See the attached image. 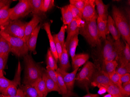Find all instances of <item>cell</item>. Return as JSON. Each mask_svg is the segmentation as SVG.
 Here are the masks:
<instances>
[{"label": "cell", "instance_id": "11a10c76", "mask_svg": "<svg viewBox=\"0 0 130 97\" xmlns=\"http://www.w3.org/2000/svg\"><path fill=\"white\" fill-rule=\"evenodd\" d=\"M124 95H120V96H119V97H125Z\"/></svg>", "mask_w": 130, "mask_h": 97}, {"label": "cell", "instance_id": "9c48e42d", "mask_svg": "<svg viewBox=\"0 0 130 97\" xmlns=\"http://www.w3.org/2000/svg\"><path fill=\"white\" fill-rule=\"evenodd\" d=\"M85 21L83 19H73L68 26L67 28V37L65 42L67 46L70 40L74 36L79 34L80 28L84 27Z\"/></svg>", "mask_w": 130, "mask_h": 97}, {"label": "cell", "instance_id": "7bdbcfd3", "mask_svg": "<svg viewBox=\"0 0 130 97\" xmlns=\"http://www.w3.org/2000/svg\"><path fill=\"white\" fill-rule=\"evenodd\" d=\"M69 5L73 19H83L82 12L73 5Z\"/></svg>", "mask_w": 130, "mask_h": 97}, {"label": "cell", "instance_id": "db71d44e", "mask_svg": "<svg viewBox=\"0 0 130 97\" xmlns=\"http://www.w3.org/2000/svg\"><path fill=\"white\" fill-rule=\"evenodd\" d=\"M3 26H2V25H0V33L1 32V31L3 30V28L4 27Z\"/></svg>", "mask_w": 130, "mask_h": 97}, {"label": "cell", "instance_id": "603a6c76", "mask_svg": "<svg viewBox=\"0 0 130 97\" xmlns=\"http://www.w3.org/2000/svg\"><path fill=\"white\" fill-rule=\"evenodd\" d=\"M89 58L88 54H78L72 60V65L73 70L79 68L80 66L86 63Z\"/></svg>", "mask_w": 130, "mask_h": 97}, {"label": "cell", "instance_id": "d6986e66", "mask_svg": "<svg viewBox=\"0 0 130 97\" xmlns=\"http://www.w3.org/2000/svg\"><path fill=\"white\" fill-rule=\"evenodd\" d=\"M42 78L45 82L48 93L52 91H56L62 94L58 85L49 76L45 70H43V71Z\"/></svg>", "mask_w": 130, "mask_h": 97}, {"label": "cell", "instance_id": "9f6ffc18", "mask_svg": "<svg viewBox=\"0 0 130 97\" xmlns=\"http://www.w3.org/2000/svg\"><path fill=\"white\" fill-rule=\"evenodd\" d=\"M1 95H2V92H1V91L0 90V97H1Z\"/></svg>", "mask_w": 130, "mask_h": 97}, {"label": "cell", "instance_id": "8992f818", "mask_svg": "<svg viewBox=\"0 0 130 97\" xmlns=\"http://www.w3.org/2000/svg\"><path fill=\"white\" fill-rule=\"evenodd\" d=\"M32 11L29 0H20L15 6L10 8V20H17L25 17L32 13Z\"/></svg>", "mask_w": 130, "mask_h": 97}, {"label": "cell", "instance_id": "d4e9b609", "mask_svg": "<svg viewBox=\"0 0 130 97\" xmlns=\"http://www.w3.org/2000/svg\"><path fill=\"white\" fill-rule=\"evenodd\" d=\"M10 5H7L0 9V25L5 27L11 21L10 19Z\"/></svg>", "mask_w": 130, "mask_h": 97}, {"label": "cell", "instance_id": "7c38bea8", "mask_svg": "<svg viewBox=\"0 0 130 97\" xmlns=\"http://www.w3.org/2000/svg\"><path fill=\"white\" fill-rule=\"evenodd\" d=\"M95 6V0H85V6L82 15V18L85 22L91 20L97 14Z\"/></svg>", "mask_w": 130, "mask_h": 97}, {"label": "cell", "instance_id": "d590c367", "mask_svg": "<svg viewBox=\"0 0 130 97\" xmlns=\"http://www.w3.org/2000/svg\"><path fill=\"white\" fill-rule=\"evenodd\" d=\"M109 78H110V80H111L112 82L120 89L122 94L124 95L123 90L122 88V83L121 82V79H120L121 76L119 74L117 73V72L115 71V73H114L113 74H112L109 76Z\"/></svg>", "mask_w": 130, "mask_h": 97}, {"label": "cell", "instance_id": "30bf717a", "mask_svg": "<svg viewBox=\"0 0 130 97\" xmlns=\"http://www.w3.org/2000/svg\"><path fill=\"white\" fill-rule=\"evenodd\" d=\"M113 84L109 76L101 69L95 71L91 82V86L94 87L97 86H105Z\"/></svg>", "mask_w": 130, "mask_h": 97}, {"label": "cell", "instance_id": "ffe728a7", "mask_svg": "<svg viewBox=\"0 0 130 97\" xmlns=\"http://www.w3.org/2000/svg\"><path fill=\"white\" fill-rule=\"evenodd\" d=\"M95 3L99 17L104 21H107L108 16V9L109 5H105L102 0H95Z\"/></svg>", "mask_w": 130, "mask_h": 97}, {"label": "cell", "instance_id": "7dc6e473", "mask_svg": "<svg viewBox=\"0 0 130 97\" xmlns=\"http://www.w3.org/2000/svg\"><path fill=\"white\" fill-rule=\"evenodd\" d=\"M1 97H26L25 95L23 93L22 90L20 89L19 88L18 89L17 91V94L14 96H5V95H3L2 94Z\"/></svg>", "mask_w": 130, "mask_h": 97}, {"label": "cell", "instance_id": "f907efd6", "mask_svg": "<svg viewBox=\"0 0 130 97\" xmlns=\"http://www.w3.org/2000/svg\"><path fill=\"white\" fill-rule=\"evenodd\" d=\"M97 87L99 88V90L98 91L99 95L104 94L107 92L106 88L103 86L99 85V86H97Z\"/></svg>", "mask_w": 130, "mask_h": 97}, {"label": "cell", "instance_id": "4dcf8cb0", "mask_svg": "<svg viewBox=\"0 0 130 97\" xmlns=\"http://www.w3.org/2000/svg\"><path fill=\"white\" fill-rule=\"evenodd\" d=\"M10 52L11 47L8 42L0 35V54H9Z\"/></svg>", "mask_w": 130, "mask_h": 97}, {"label": "cell", "instance_id": "c3c4849f", "mask_svg": "<svg viewBox=\"0 0 130 97\" xmlns=\"http://www.w3.org/2000/svg\"><path fill=\"white\" fill-rule=\"evenodd\" d=\"M121 81L122 83H126L130 81V73H128L121 76Z\"/></svg>", "mask_w": 130, "mask_h": 97}, {"label": "cell", "instance_id": "1f68e13d", "mask_svg": "<svg viewBox=\"0 0 130 97\" xmlns=\"http://www.w3.org/2000/svg\"><path fill=\"white\" fill-rule=\"evenodd\" d=\"M46 64L47 66L54 70H57L58 68L57 62L50 49H48L47 53Z\"/></svg>", "mask_w": 130, "mask_h": 97}, {"label": "cell", "instance_id": "9a60e30c", "mask_svg": "<svg viewBox=\"0 0 130 97\" xmlns=\"http://www.w3.org/2000/svg\"><path fill=\"white\" fill-rule=\"evenodd\" d=\"M106 33L107 35L109 33L111 34L112 38L115 41L120 39L121 37V34L114 21L110 15H108L107 18Z\"/></svg>", "mask_w": 130, "mask_h": 97}, {"label": "cell", "instance_id": "60d3db41", "mask_svg": "<svg viewBox=\"0 0 130 97\" xmlns=\"http://www.w3.org/2000/svg\"><path fill=\"white\" fill-rule=\"evenodd\" d=\"M70 4L73 5L82 13L85 6V0H69Z\"/></svg>", "mask_w": 130, "mask_h": 97}, {"label": "cell", "instance_id": "b9f144b4", "mask_svg": "<svg viewBox=\"0 0 130 97\" xmlns=\"http://www.w3.org/2000/svg\"><path fill=\"white\" fill-rule=\"evenodd\" d=\"M9 54H0V71H3L7 64Z\"/></svg>", "mask_w": 130, "mask_h": 97}, {"label": "cell", "instance_id": "681fc988", "mask_svg": "<svg viewBox=\"0 0 130 97\" xmlns=\"http://www.w3.org/2000/svg\"><path fill=\"white\" fill-rule=\"evenodd\" d=\"M13 1H9V0H1L0 1V9L3 8L5 6L11 4Z\"/></svg>", "mask_w": 130, "mask_h": 97}, {"label": "cell", "instance_id": "74e56055", "mask_svg": "<svg viewBox=\"0 0 130 97\" xmlns=\"http://www.w3.org/2000/svg\"><path fill=\"white\" fill-rule=\"evenodd\" d=\"M115 71L120 76L126 73H130V63L125 65H120V66L117 67Z\"/></svg>", "mask_w": 130, "mask_h": 97}, {"label": "cell", "instance_id": "44dd1931", "mask_svg": "<svg viewBox=\"0 0 130 97\" xmlns=\"http://www.w3.org/2000/svg\"><path fill=\"white\" fill-rule=\"evenodd\" d=\"M59 60L60 63V69L66 71L69 70L71 67V65L69 62L68 52L65 44L63 47L62 52Z\"/></svg>", "mask_w": 130, "mask_h": 97}, {"label": "cell", "instance_id": "2e32d148", "mask_svg": "<svg viewBox=\"0 0 130 97\" xmlns=\"http://www.w3.org/2000/svg\"><path fill=\"white\" fill-rule=\"evenodd\" d=\"M41 27V24L36 27V28H35V30L31 33L30 37L26 43L28 51L33 52L34 54L36 53V49L37 44V40Z\"/></svg>", "mask_w": 130, "mask_h": 97}, {"label": "cell", "instance_id": "4316f807", "mask_svg": "<svg viewBox=\"0 0 130 97\" xmlns=\"http://www.w3.org/2000/svg\"><path fill=\"white\" fill-rule=\"evenodd\" d=\"M78 35H76L70 40L68 45L66 46L67 51L69 53L71 59H73L76 55L77 47L78 45Z\"/></svg>", "mask_w": 130, "mask_h": 97}, {"label": "cell", "instance_id": "277c9868", "mask_svg": "<svg viewBox=\"0 0 130 97\" xmlns=\"http://www.w3.org/2000/svg\"><path fill=\"white\" fill-rule=\"evenodd\" d=\"M96 68L93 63L88 62L76 76V81L79 86L89 91L90 86Z\"/></svg>", "mask_w": 130, "mask_h": 97}, {"label": "cell", "instance_id": "e575fe53", "mask_svg": "<svg viewBox=\"0 0 130 97\" xmlns=\"http://www.w3.org/2000/svg\"><path fill=\"white\" fill-rule=\"evenodd\" d=\"M56 71L57 73V79L58 85L61 91L62 94L66 95L68 93L69 94L67 87L61 74L57 70H56Z\"/></svg>", "mask_w": 130, "mask_h": 97}, {"label": "cell", "instance_id": "f546056e", "mask_svg": "<svg viewBox=\"0 0 130 97\" xmlns=\"http://www.w3.org/2000/svg\"><path fill=\"white\" fill-rule=\"evenodd\" d=\"M20 89L22 90L26 97H41L34 87L30 85H24Z\"/></svg>", "mask_w": 130, "mask_h": 97}, {"label": "cell", "instance_id": "bcb514c9", "mask_svg": "<svg viewBox=\"0 0 130 97\" xmlns=\"http://www.w3.org/2000/svg\"><path fill=\"white\" fill-rule=\"evenodd\" d=\"M122 88L123 90L124 95L126 96H130V81L122 84Z\"/></svg>", "mask_w": 130, "mask_h": 97}, {"label": "cell", "instance_id": "8d00e7d4", "mask_svg": "<svg viewBox=\"0 0 130 97\" xmlns=\"http://www.w3.org/2000/svg\"><path fill=\"white\" fill-rule=\"evenodd\" d=\"M54 0H42L41 10V12L46 13L54 6Z\"/></svg>", "mask_w": 130, "mask_h": 97}, {"label": "cell", "instance_id": "ee69618b", "mask_svg": "<svg viewBox=\"0 0 130 97\" xmlns=\"http://www.w3.org/2000/svg\"><path fill=\"white\" fill-rule=\"evenodd\" d=\"M53 38L54 41L55 47H56V50H57V52L58 55V58L59 60L60 56H61V54L62 52L63 47H62L61 44L58 41V40L57 38V35L55 34L53 36Z\"/></svg>", "mask_w": 130, "mask_h": 97}, {"label": "cell", "instance_id": "4fadbf2b", "mask_svg": "<svg viewBox=\"0 0 130 97\" xmlns=\"http://www.w3.org/2000/svg\"><path fill=\"white\" fill-rule=\"evenodd\" d=\"M41 20V17L38 15L33 14L32 19L30 22L27 23L25 29L24 35L23 38V40L26 43L30 37L31 33L38 25Z\"/></svg>", "mask_w": 130, "mask_h": 97}, {"label": "cell", "instance_id": "ac0fdd59", "mask_svg": "<svg viewBox=\"0 0 130 97\" xmlns=\"http://www.w3.org/2000/svg\"><path fill=\"white\" fill-rule=\"evenodd\" d=\"M105 43L101 51V56L102 61L105 60L108 57L113 50L115 40L111 36L108 35L106 37Z\"/></svg>", "mask_w": 130, "mask_h": 97}, {"label": "cell", "instance_id": "f1b7e54d", "mask_svg": "<svg viewBox=\"0 0 130 97\" xmlns=\"http://www.w3.org/2000/svg\"><path fill=\"white\" fill-rule=\"evenodd\" d=\"M33 87H35L41 97H46L48 92L45 82L42 78H40L35 82Z\"/></svg>", "mask_w": 130, "mask_h": 97}, {"label": "cell", "instance_id": "83f0119b", "mask_svg": "<svg viewBox=\"0 0 130 97\" xmlns=\"http://www.w3.org/2000/svg\"><path fill=\"white\" fill-rule=\"evenodd\" d=\"M97 23L98 32L99 38L101 40H106L107 37V21H104L98 16L97 20Z\"/></svg>", "mask_w": 130, "mask_h": 97}, {"label": "cell", "instance_id": "680465c9", "mask_svg": "<svg viewBox=\"0 0 130 97\" xmlns=\"http://www.w3.org/2000/svg\"><path fill=\"white\" fill-rule=\"evenodd\" d=\"M1 1V0H0V1Z\"/></svg>", "mask_w": 130, "mask_h": 97}, {"label": "cell", "instance_id": "f6af8a7d", "mask_svg": "<svg viewBox=\"0 0 130 97\" xmlns=\"http://www.w3.org/2000/svg\"><path fill=\"white\" fill-rule=\"evenodd\" d=\"M46 72L50 77L58 85L57 79V73L56 70H52L49 67L46 66Z\"/></svg>", "mask_w": 130, "mask_h": 97}, {"label": "cell", "instance_id": "7402d4cb", "mask_svg": "<svg viewBox=\"0 0 130 97\" xmlns=\"http://www.w3.org/2000/svg\"><path fill=\"white\" fill-rule=\"evenodd\" d=\"M125 46L119 54L118 61L120 65H125L130 63V45L124 41Z\"/></svg>", "mask_w": 130, "mask_h": 97}, {"label": "cell", "instance_id": "6f0895ef", "mask_svg": "<svg viewBox=\"0 0 130 97\" xmlns=\"http://www.w3.org/2000/svg\"><path fill=\"white\" fill-rule=\"evenodd\" d=\"M125 97H130V96H125Z\"/></svg>", "mask_w": 130, "mask_h": 97}, {"label": "cell", "instance_id": "5b68a950", "mask_svg": "<svg viewBox=\"0 0 130 97\" xmlns=\"http://www.w3.org/2000/svg\"><path fill=\"white\" fill-rule=\"evenodd\" d=\"M0 35L7 40L11 47V52L18 57H24L28 54L27 44L23 38L12 37L1 31Z\"/></svg>", "mask_w": 130, "mask_h": 97}, {"label": "cell", "instance_id": "484cf974", "mask_svg": "<svg viewBox=\"0 0 130 97\" xmlns=\"http://www.w3.org/2000/svg\"><path fill=\"white\" fill-rule=\"evenodd\" d=\"M118 66V63L116 61L111 62L103 61L101 70L110 76L112 74L115 72L116 68Z\"/></svg>", "mask_w": 130, "mask_h": 97}, {"label": "cell", "instance_id": "d6a6232c", "mask_svg": "<svg viewBox=\"0 0 130 97\" xmlns=\"http://www.w3.org/2000/svg\"><path fill=\"white\" fill-rule=\"evenodd\" d=\"M106 88L107 92L113 95L114 97H118L122 95L120 89L113 84L103 86Z\"/></svg>", "mask_w": 130, "mask_h": 97}, {"label": "cell", "instance_id": "52a82bcc", "mask_svg": "<svg viewBox=\"0 0 130 97\" xmlns=\"http://www.w3.org/2000/svg\"><path fill=\"white\" fill-rule=\"evenodd\" d=\"M27 24L19 20H11L8 25L3 28L2 31L12 37L23 38Z\"/></svg>", "mask_w": 130, "mask_h": 97}, {"label": "cell", "instance_id": "ab89813d", "mask_svg": "<svg viewBox=\"0 0 130 97\" xmlns=\"http://www.w3.org/2000/svg\"><path fill=\"white\" fill-rule=\"evenodd\" d=\"M66 26L63 25L60 28V30L57 35V38L59 42L62 47H63L65 44V32H66Z\"/></svg>", "mask_w": 130, "mask_h": 97}, {"label": "cell", "instance_id": "7a4b0ae2", "mask_svg": "<svg viewBox=\"0 0 130 97\" xmlns=\"http://www.w3.org/2000/svg\"><path fill=\"white\" fill-rule=\"evenodd\" d=\"M98 14L90 21L85 22L84 27L81 28L79 34L85 38L88 43L92 47H101V40L99 36L97 27Z\"/></svg>", "mask_w": 130, "mask_h": 97}, {"label": "cell", "instance_id": "3957f363", "mask_svg": "<svg viewBox=\"0 0 130 97\" xmlns=\"http://www.w3.org/2000/svg\"><path fill=\"white\" fill-rule=\"evenodd\" d=\"M112 18L119 29L124 41L130 45V27L128 17L119 8L113 6L112 10Z\"/></svg>", "mask_w": 130, "mask_h": 97}, {"label": "cell", "instance_id": "836d02e7", "mask_svg": "<svg viewBox=\"0 0 130 97\" xmlns=\"http://www.w3.org/2000/svg\"><path fill=\"white\" fill-rule=\"evenodd\" d=\"M32 8L33 14L38 15L42 12L41 10L42 0H29Z\"/></svg>", "mask_w": 130, "mask_h": 97}, {"label": "cell", "instance_id": "cb8c5ba5", "mask_svg": "<svg viewBox=\"0 0 130 97\" xmlns=\"http://www.w3.org/2000/svg\"><path fill=\"white\" fill-rule=\"evenodd\" d=\"M60 8L61 10L63 24L65 26H68L73 19L69 5H66Z\"/></svg>", "mask_w": 130, "mask_h": 97}, {"label": "cell", "instance_id": "816d5d0a", "mask_svg": "<svg viewBox=\"0 0 130 97\" xmlns=\"http://www.w3.org/2000/svg\"><path fill=\"white\" fill-rule=\"evenodd\" d=\"M82 97H99V95L98 94H90V93H88L86 95L83 96Z\"/></svg>", "mask_w": 130, "mask_h": 97}, {"label": "cell", "instance_id": "f35d334b", "mask_svg": "<svg viewBox=\"0 0 130 97\" xmlns=\"http://www.w3.org/2000/svg\"><path fill=\"white\" fill-rule=\"evenodd\" d=\"M17 86L12 85L4 90L2 92V94L5 96H14L17 94Z\"/></svg>", "mask_w": 130, "mask_h": 97}, {"label": "cell", "instance_id": "e0dca14e", "mask_svg": "<svg viewBox=\"0 0 130 97\" xmlns=\"http://www.w3.org/2000/svg\"><path fill=\"white\" fill-rule=\"evenodd\" d=\"M44 29L45 30L47 34L48 35L49 41L50 45V49L52 55L54 56L56 62H58L59 60L58 55L55 47V43L54 41L53 37L51 33V30H50V25L48 22L45 23L43 25Z\"/></svg>", "mask_w": 130, "mask_h": 97}, {"label": "cell", "instance_id": "5bb4252c", "mask_svg": "<svg viewBox=\"0 0 130 97\" xmlns=\"http://www.w3.org/2000/svg\"><path fill=\"white\" fill-rule=\"evenodd\" d=\"M125 46V44H124V42L121 41L120 39L115 41L113 50L109 56L104 61L106 62H111L113 61H116L117 62L119 54L124 47Z\"/></svg>", "mask_w": 130, "mask_h": 97}, {"label": "cell", "instance_id": "f5cc1de1", "mask_svg": "<svg viewBox=\"0 0 130 97\" xmlns=\"http://www.w3.org/2000/svg\"><path fill=\"white\" fill-rule=\"evenodd\" d=\"M103 97H114L113 95H112L110 94H108H108H106L104 95V96Z\"/></svg>", "mask_w": 130, "mask_h": 97}, {"label": "cell", "instance_id": "6da1fadb", "mask_svg": "<svg viewBox=\"0 0 130 97\" xmlns=\"http://www.w3.org/2000/svg\"><path fill=\"white\" fill-rule=\"evenodd\" d=\"M25 75L24 85H30L33 87L35 82L42 78L43 70L34 61L31 55L28 54L24 57Z\"/></svg>", "mask_w": 130, "mask_h": 97}, {"label": "cell", "instance_id": "ba28073f", "mask_svg": "<svg viewBox=\"0 0 130 97\" xmlns=\"http://www.w3.org/2000/svg\"><path fill=\"white\" fill-rule=\"evenodd\" d=\"M21 71L22 68L20 62H19L17 70L13 80L12 81L9 80L4 75L3 71H0V90L1 92L12 85H14L17 86L19 85H20Z\"/></svg>", "mask_w": 130, "mask_h": 97}, {"label": "cell", "instance_id": "8fae6325", "mask_svg": "<svg viewBox=\"0 0 130 97\" xmlns=\"http://www.w3.org/2000/svg\"><path fill=\"white\" fill-rule=\"evenodd\" d=\"M78 69L79 68H76L71 73H68L67 71L62 70L59 68L57 69L61 74L69 93H72L73 89L74 86L76 81V76Z\"/></svg>", "mask_w": 130, "mask_h": 97}]
</instances>
